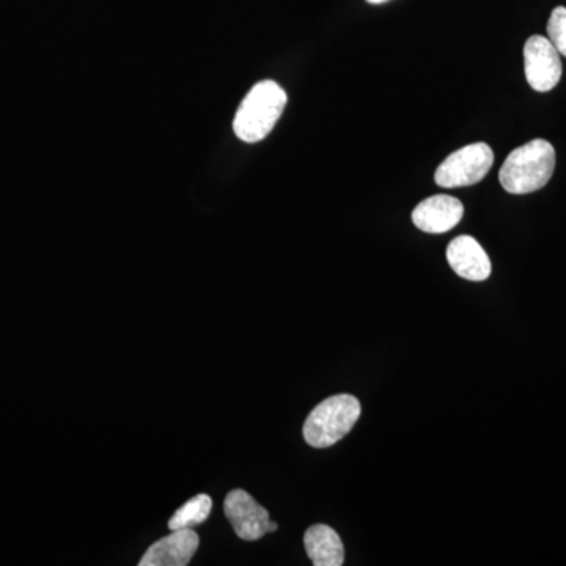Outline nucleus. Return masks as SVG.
I'll use <instances>...</instances> for the list:
<instances>
[{
	"label": "nucleus",
	"mask_w": 566,
	"mask_h": 566,
	"mask_svg": "<svg viewBox=\"0 0 566 566\" xmlns=\"http://www.w3.org/2000/svg\"><path fill=\"white\" fill-rule=\"evenodd\" d=\"M200 546V538L192 527L178 528L148 547L140 566H186Z\"/></svg>",
	"instance_id": "nucleus-7"
},
{
	"label": "nucleus",
	"mask_w": 566,
	"mask_h": 566,
	"mask_svg": "<svg viewBox=\"0 0 566 566\" xmlns=\"http://www.w3.org/2000/svg\"><path fill=\"white\" fill-rule=\"evenodd\" d=\"M493 164L494 153L490 145L476 142L452 153L436 170L434 181L446 189L476 185L486 177Z\"/></svg>",
	"instance_id": "nucleus-4"
},
{
	"label": "nucleus",
	"mask_w": 566,
	"mask_h": 566,
	"mask_svg": "<svg viewBox=\"0 0 566 566\" xmlns=\"http://www.w3.org/2000/svg\"><path fill=\"white\" fill-rule=\"evenodd\" d=\"M223 512L232 524L234 534L245 542H256L264 535L277 531V523L270 520V513L244 490L227 494Z\"/></svg>",
	"instance_id": "nucleus-5"
},
{
	"label": "nucleus",
	"mask_w": 566,
	"mask_h": 566,
	"mask_svg": "<svg viewBox=\"0 0 566 566\" xmlns=\"http://www.w3.org/2000/svg\"><path fill=\"white\" fill-rule=\"evenodd\" d=\"M547 35H549L551 43L558 51V54L566 57V9L565 7H557L551 13L549 21H547Z\"/></svg>",
	"instance_id": "nucleus-12"
},
{
	"label": "nucleus",
	"mask_w": 566,
	"mask_h": 566,
	"mask_svg": "<svg viewBox=\"0 0 566 566\" xmlns=\"http://www.w3.org/2000/svg\"><path fill=\"white\" fill-rule=\"evenodd\" d=\"M304 546L308 558L315 566L344 565V543L333 527L315 524L305 532Z\"/></svg>",
	"instance_id": "nucleus-10"
},
{
	"label": "nucleus",
	"mask_w": 566,
	"mask_h": 566,
	"mask_svg": "<svg viewBox=\"0 0 566 566\" xmlns=\"http://www.w3.org/2000/svg\"><path fill=\"white\" fill-rule=\"evenodd\" d=\"M463 214V203L455 197L433 196L417 205L412 211V222L424 233L441 234L455 229Z\"/></svg>",
	"instance_id": "nucleus-8"
},
{
	"label": "nucleus",
	"mask_w": 566,
	"mask_h": 566,
	"mask_svg": "<svg viewBox=\"0 0 566 566\" xmlns=\"http://www.w3.org/2000/svg\"><path fill=\"white\" fill-rule=\"evenodd\" d=\"M556 170V150L545 139L527 142L506 156L499 181L509 193L524 196L545 188Z\"/></svg>",
	"instance_id": "nucleus-1"
},
{
	"label": "nucleus",
	"mask_w": 566,
	"mask_h": 566,
	"mask_svg": "<svg viewBox=\"0 0 566 566\" xmlns=\"http://www.w3.org/2000/svg\"><path fill=\"white\" fill-rule=\"evenodd\" d=\"M359 400L353 395L340 394L316 406L304 423V439L315 449H326L344 439L359 420Z\"/></svg>",
	"instance_id": "nucleus-3"
},
{
	"label": "nucleus",
	"mask_w": 566,
	"mask_h": 566,
	"mask_svg": "<svg viewBox=\"0 0 566 566\" xmlns=\"http://www.w3.org/2000/svg\"><path fill=\"white\" fill-rule=\"evenodd\" d=\"M289 96L274 81H262L253 85L245 95L233 120V132L238 139L255 144L263 140L282 117Z\"/></svg>",
	"instance_id": "nucleus-2"
},
{
	"label": "nucleus",
	"mask_w": 566,
	"mask_h": 566,
	"mask_svg": "<svg viewBox=\"0 0 566 566\" xmlns=\"http://www.w3.org/2000/svg\"><path fill=\"white\" fill-rule=\"evenodd\" d=\"M368 3H374V6H378V3H385L387 0H367Z\"/></svg>",
	"instance_id": "nucleus-13"
},
{
	"label": "nucleus",
	"mask_w": 566,
	"mask_h": 566,
	"mask_svg": "<svg viewBox=\"0 0 566 566\" xmlns=\"http://www.w3.org/2000/svg\"><path fill=\"white\" fill-rule=\"evenodd\" d=\"M447 262L460 277L471 282L486 281L491 275V260L475 238L458 237L447 248Z\"/></svg>",
	"instance_id": "nucleus-9"
},
{
	"label": "nucleus",
	"mask_w": 566,
	"mask_h": 566,
	"mask_svg": "<svg viewBox=\"0 0 566 566\" xmlns=\"http://www.w3.org/2000/svg\"><path fill=\"white\" fill-rule=\"evenodd\" d=\"M212 509V501L208 494H199L192 497L191 501L186 502L185 505L175 512L170 517V531H178V528H188L199 526L207 517L210 516Z\"/></svg>",
	"instance_id": "nucleus-11"
},
{
	"label": "nucleus",
	"mask_w": 566,
	"mask_h": 566,
	"mask_svg": "<svg viewBox=\"0 0 566 566\" xmlns=\"http://www.w3.org/2000/svg\"><path fill=\"white\" fill-rule=\"evenodd\" d=\"M524 71L528 85L535 92H551L562 77L560 54L549 39L531 36L524 46Z\"/></svg>",
	"instance_id": "nucleus-6"
}]
</instances>
